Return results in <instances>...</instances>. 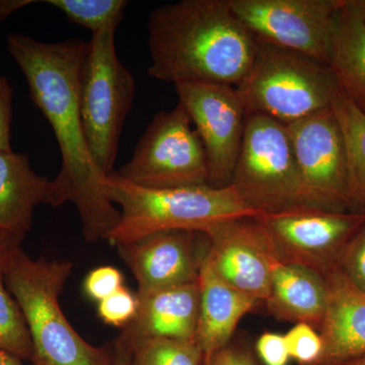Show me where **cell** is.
Masks as SVG:
<instances>
[{"label": "cell", "instance_id": "83f0119b", "mask_svg": "<svg viewBox=\"0 0 365 365\" xmlns=\"http://www.w3.org/2000/svg\"><path fill=\"white\" fill-rule=\"evenodd\" d=\"M124 287V276L113 266H101L91 270L83 282L88 299L100 302Z\"/></svg>", "mask_w": 365, "mask_h": 365}, {"label": "cell", "instance_id": "2e32d148", "mask_svg": "<svg viewBox=\"0 0 365 365\" xmlns=\"http://www.w3.org/2000/svg\"><path fill=\"white\" fill-rule=\"evenodd\" d=\"M325 279L328 300L319 329L323 349L316 365H340L365 355V292L338 266Z\"/></svg>", "mask_w": 365, "mask_h": 365}, {"label": "cell", "instance_id": "7a4b0ae2", "mask_svg": "<svg viewBox=\"0 0 365 365\" xmlns=\"http://www.w3.org/2000/svg\"><path fill=\"white\" fill-rule=\"evenodd\" d=\"M148 74L237 88L253 67L260 43L240 21L230 0H182L151 11Z\"/></svg>", "mask_w": 365, "mask_h": 365}, {"label": "cell", "instance_id": "f546056e", "mask_svg": "<svg viewBox=\"0 0 365 365\" xmlns=\"http://www.w3.org/2000/svg\"><path fill=\"white\" fill-rule=\"evenodd\" d=\"M14 90L6 76H0V151H13L11 145Z\"/></svg>", "mask_w": 365, "mask_h": 365}, {"label": "cell", "instance_id": "9a60e30c", "mask_svg": "<svg viewBox=\"0 0 365 365\" xmlns=\"http://www.w3.org/2000/svg\"><path fill=\"white\" fill-rule=\"evenodd\" d=\"M137 297L136 316L122 329L115 345L131 353L137 344L153 338L195 341L200 307L198 281Z\"/></svg>", "mask_w": 365, "mask_h": 365}, {"label": "cell", "instance_id": "6da1fadb", "mask_svg": "<svg viewBox=\"0 0 365 365\" xmlns=\"http://www.w3.org/2000/svg\"><path fill=\"white\" fill-rule=\"evenodd\" d=\"M6 47L25 76L34 105L51 125L61 153L49 205L73 203L86 241L105 240L119 222L120 211L107 195L108 175L91 157L83 130L79 74L86 42L76 38L45 43L14 33L7 36Z\"/></svg>", "mask_w": 365, "mask_h": 365}, {"label": "cell", "instance_id": "d6a6232c", "mask_svg": "<svg viewBox=\"0 0 365 365\" xmlns=\"http://www.w3.org/2000/svg\"><path fill=\"white\" fill-rule=\"evenodd\" d=\"M33 0H0V23L6 20L11 14L34 4Z\"/></svg>", "mask_w": 365, "mask_h": 365}, {"label": "cell", "instance_id": "7402d4cb", "mask_svg": "<svg viewBox=\"0 0 365 365\" xmlns=\"http://www.w3.org/2000/svg\"><path fill=\"white\" fill-rule=\"evenodd\" d=\"M0 351L16 359L32 360L34 346L25 316L7 289L4 269H0Z\"/></svg>", "mask_w": 365, "mask_h": 365}, {"label": "cell", "instance_id": "52a82bcc", "mask_svg": "<svg viewBox=\"0 0 365 365\" xmlns=\"http://www.w3.org/2000/svg\"><path fill=\"white\" fill-rule=\"evenodd\" d=\"M230 185L259 213L309 206L287 127L264 115H247Z\"/></svg>", "mask_w": 365, "mask_h": 365}, {"label": "cell", "instance_id": "e0dca14e", "mask_svg": "<svg viewBox=\"0 0 365 365\" xmlns=\"http://www.w3.org/2000/svg\"><path fill=\"white\" fill-rule=\"evenodd\" d=\"M198 282L200 307L195 342L208 356L230 344L240 321L259 302L220 277L206 257Z\"/></svg>", "mask_w": 365, "mask_h": 365}, {"label": "cell", "instance_id": "ac0fdd59", "mask_svg": "<svg viewBox=\"0 0 365 365\" xmlns=\"http://www.w3.org/2000/svg\"><path fill=\"white\" fill-rule=\"evenodd\" d=\"M51 181L31 167L26 155L0 151V230L25 239L33 225L34 211L49 204Z\"/></svg>", "mask_w": 365, "mask_h": 365}, {"label": "cell", "instance_id": "7c38bea8", "mask_svg": "<svg viewBox=\"0 0 365 365\" xmlns=\"http://www.w3.org/2000/svg\"><path fill=\"white\" fill-rule=\"evenodd\" d=\"M175 88L205 150L209 186H230L247 120L237 88L200 81H184Z\"/></svg>", "mask_w": 365, "mask_h": 365}, {"label": "cell", "instance_id": "9c48e42d", "mask_svg": "<svg viewBox=\"0 0 365 365\" xmlns=\"http://www.w3.org/2000/svg\"><path fill=\"white\" fill-rule=\"evenodd\" d=\"M255 218L281 262L325 277L337 267L346 245L364 227L365 212L302 206Z\"/></svg>", "mask_w": 365, "mask_h": 365}, {"label": "cell", "instance_id": "4316f807", "mask_svg": "<svg viewBox=\"0 0 365 365\" xmlns=\"http://www.w3.org/2000/svg\"><path fill=\"white\" fill-rule=\"evenodd\" d=\"M338 267L355 287L365 292V223L346 245Z\"/></svg>", "mask_w": 365, "mask_h": 365}, {"label": "cell", "instance_id": "44dd1931", "mask_svg": "<svg viewBox=\"0 0 365 365\" xmlns=\"http://www.w3.org/2000/svg\"><path fill=\"white\" fill-rule=\"evenodd\" d=\"M344 140L350 211L365 212V114L337 86L330 105Z\"/></svg>", "mask_w": 365, "mask_h": 365}, {"label": "cell", "instance_id": "484cf974", "mask_svg": "<svg viewBox=\"0 0 365 365\" xmlns=\"http://www.w3.org/2000/svg\"><path fill=\"white\" fill-rule=\"evenodd\" d=\"M138 304L137 294L123 287L98 302V314L107 325L123 329L136 316Z\"/></svg>", "mask_w": 365, "mask_h": 365}, {"label": "cell", "instance_id": "5bb4252c", "mask_svg": "<svg viewBox=\"0 0 365 365\" xmlns=\"http://www.w3.org/2000/svg\"><path fill=\"white\" fill-rule=\"evenodd\" d=\"M204 235L168 230L118 245L120 258L130 269L138 285L136 294L198 281L207 254L199 249L207 245L201 247Z\"/></svg>", "mask_w": 365, "mask_h": 365}, {"label": "cell", "instance_id": "30bf717a", "mask_svg": "<svg viewBox=\"0 0 365 365\" xmlns=\"http://www.w3.org/2000/svg\"><path fill=\"white\" fill-rule=\"evenodd\" d=\"M259 43L328 66L339 0H230Z\"/></svg>", "mask_w": 365, "mask_h": 365}, {"label": "cell", "instance_id": "4fadbf2b", "mask_svg": "<svg viewBox=\"0 0 365 365\" xmlns=\"http://www.w3.org/2000/svg\"><path fill=\"white\" fill-rule=\"evenodd\" d=\"M205 235L206 258L220 277L259 304L265 302L278 258L256 218L227 220Z\"/></svg>", "mask_w": 365, "mask_h": 365}, {"label": "cell", "instance_id": "cb8c5ba5", "mask_svg": "<svg viewBox=\"0 0 365 365\" xmlns=\"http://www.w3.org/2000/svg\"><path fill=\"white\" fill-rule=\"evenodd\" d=\"M46 4L56 7L67 20L97 34L113 23H121L126 0H48Z\"/></svg>", "mask_w": 365, "mask_h": 365}, {"label": "cell", "instance_id": "3957f363", "mask_svg": "<svg viewBox=\"0 0 365 365\" xmlns=\"http://www.w3.org/2000/svg\"><path fill=\"white\" fill-rule=\"evenodd\" d=\"M73 264L33 259L19 248L4 268V282L20 306L32 336L34 356L41 365H113L114 348L86 342L60 306Z\"/></svg>", "mask_w": 365, "mask_h": 365}, {"label": "cell", "instance_id": "74e56055", "mask_svg": "<svg viewBox=\"0 0 365 365\" xmlns=\"http://www.w3.org/2000/svg\"><path fill=\"white\" fill-rule=\"evenodd\" d=\"M32 365H41V364H32Z\"/></svg>", "mask_w": 365, "mask_h": 365}, {"label": "cell", "instance_id": "d4e9b609", "mask_svg": "<svg viewBox=\"0 0 365 365\" xmlns=\"http://www.w3.org/2000/svg\"><path fill=\"white\" fill-rule=\"evenodd\" d=\"M290 359L300 365H316L323 343L319 331L307 324H295L284 335Z\"/></svg>", "mask_w": 365, "mask_h": 365}, {"label": "cell", "instance_id": "d6986e66", "mask_svg": "<svg viewBox=\"0 0 365 365\" xmlns=\"http://www.w3.org/2000/svg\"><path fill=\"white\" fill-rule=\"evenodd\" d=\"M327 300L328 287L324 276L276 260L270 292L264 302L271 316L279 321L307 324L319 331L325 316Z\"/></svg>", "mask_w": 365, "mask_h": 365}, {"label": "cell", "instance_id": "4dcf8cb0", "mask_svg": "<svg viewBox=\"0 0 365 365\" xmlns=\"http://www.w3.org/2000/svg\"><path fill=\"white\" fill-rule=\"evenodd\" d=\"M204 365H259L252 353L240 346L228 344L205 356Z\"/></svg>", "mask_w": 365, "mask_h": 365}, {"label": "cell", "instance_id": "ffe728a7", "mask_svg": "<svg viewBox=\"0 0 365 365\" xmlns=\"http://www.w3.org/2000/svg\"><path fill=\"white\" fill-rule=\"evenodd\" d=\"M328 66L337 86L365 114V24L351 0H339Z\"/></svg>", "mask_w": 365, "mask_h": 365}, {"label": "cell", "instance_id": "e575fe53", "mask_svg": "<svg viewBox=\"0 0 365 365\" xmlns=\"http://www.w3.org/2000/svg\"><path fill=\"white\" fill-rule=\"evenodd\" d=\"M0 365H24L21 359L9 353L0 351Z\"/></svg>", "mask_w": 365, "mask_h": 365}, {"label": "cell", "instance_id": "8992f818", "mask_svg": "<svg viewBox=\"0 0 365 365\" xmlns=\"http://www.w3.org/2000/svg\"><path fill=\"white\" fill-rule=\"evenodd\" d=\"M337 83L328 66L260 43L251 71L237 90L247 115L289 125L330 107Z\"/></svg>", "mask_w": 365, "mask_h": 365}, {"label": "cell", "instance_id": "836d02e7", "mask_svg": "<svg viewBox=\"0 0 365 365\" xmlns=\"http://www.w3.org/2000/svg\"><path fill=\"white\" fill-rule=\"evenodd\" d=\"M113 348H114V364L113 365H130V352L115 344Z\"/></svg>", "mask_w": 365, "mask_h": 365}, {"label": "cell", "instance_id": "d590c367", "mask_svg": "<svg viewBox=\"0 0 365 365\" xmlns=\"http://www.w3.org/2000/svg\"><path fill=\"white\" fill-rule=\"evenodd\" d=\"M351 2L365 24V0H351Z\"/></svg>", "mask_w": 365, "mask_h": 365}, {"label": "cell", "instance_id": "603a6c76", "mask_svg": "<svg viewBox=\"0 0 365 365\" xmlns=\"http://www.w3.org/2000/svg\"><path fill=\"white\" fill-rule=\"evenodd\" d=\"M204 359L195 341L153 338L133 348L130 365H204Z\"/></svg>", "mask_w": 365, "mask_h": 365}, {"label": "cell", "instance_id": "ba28073f", "mask_svg": "<svg viewBox=\"0 0 365 365\" xmlns=\"http://www.w3.org/2000/svg\"><path fill=\"white\" fill-rule=\"evenodd\" d=\"M192 125L180 103L157 113L118 176L148 189L209 185L207 157Z\"/></svg>", "mask_w": 365, "mask_h": 365}, {"label": "cell", "instance_id": "f1b7e54d", "mask_svg": "<svg viewBox=\"0 0 365 365\" xmlns=\"http://www.w3.org/2000/svg\"><path fill=\"white\" fill-rule=\"evenodd\" d=\"M256 350L265 365H287L289 361L287 341L284 336L280 334H262L257 340Z\"/></svg>", "mask_w": 365, "mask_h": 365}, {"label": "cell", "instance_id": "5b68a950", "mask_svg": "<svg viewBox=\"0 0 365 365\" xmlns=\"http://www.w3.org/2000/svg\"><path fill=\"white\" fill-rule=\"evenodd\" d=\"M110 24L86 42L79 74V107L86 143L98 167L111 174L125 120L136 95V81L118 58L115 33Z\"/></svg>", "mask_w": 365, "mask_h": 365}, {"label": "cell", "instance_id": "8fae6325", "mask_svg": "<svg viewBox=\"0 0 365 365\" xmlns=\"http://www.w3.org/2000/svg\"><path fill=\"white\" fill-rule=\"evenodd\" d=\"M285 127L309 206L350 211L347 155L331 108Z\"/></svg>", "mask_w": 365, "mask_h": 365}, {"label": "cell", "instance_id": "277c9868", "mask_svg": "<svg viewBox=\"0 0 365 365\" xmlns=\"http://www.w3.org/2000/svg\"><path fill=\"white\" fill-rule=\"evenodd\" d=\"M105 189L110 201L120 207L119 222L105 237L114 246L168 230L206 234L218 223L262 215L242 200L232 185L148 189L112 172L106 178Z\"/></svg>", "mask_w": 365, "mask_h": 365}, {"label": "cell", "instance_id": "8d00e7d4", "mask_svg": "<svg viewBox=\"0 0 365 365\" xmlns=\"http://www.w3.org/2000/svg\"><path fill=\"white\" fill-rule=\"evenodd\" d=\"M340 365H365V355L364 356L350 360V361L344 362V364Z\"/></svg>", "mask_w": 365, "mask_h": 365}, {"label": "cell", "instance_id": "1f68e13d", "mask_svg": "<svg viewBox=\"0 0 365 365\" xmlns=\"http://www.w3.org/2000/svg\"><path fill=\"white\" fill-rule=\"evenodd\" d=\"M24 240L0 230V269H4L9 257L21 247Z\"/></svg>", "mask_w": 365, "mask_h": 365}]
</instances>
